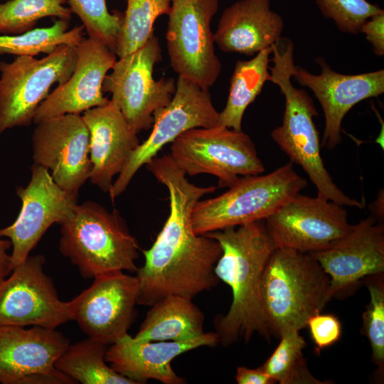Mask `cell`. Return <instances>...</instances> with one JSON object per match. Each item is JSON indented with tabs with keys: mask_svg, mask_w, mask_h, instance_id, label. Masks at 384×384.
<instances>
[{
	"mask_svg": "<svg viewBox=\"0 0 384 384\" xmlns=\"http://www.w3.org/2000/svg\"><path fill=\"white\" fill-rule=\"evenodd\" d=\"M273 58L269 67L270 81L276 84L285 98L282 123L272 130L271 137L290 159L307 174L317 190V196L343 206L363 208V203L346 196L334 182L324 166L320 139L313 118L318 115L313 101L304 90L291 82L295 69L291 41L284 46H272Z\"/></svg>",
	"mask_w": 384,
	"mask_h": 384,
	"instance_id": "3",
	"label": "cell"
},
{
	"mask_svg": "<svg viewBox=\"0 0 384 384\" xmlns=\"http://www.w3.org/2000/svg\"><path fill=\"white\" fill-rule=\"evenodd\" d=\"M70 11L81 20L88 37L97 39L114 51L123 14H110L106 0H67Z\"/></svg>",
	"mask_w": 384,
	"mask_h": 384,
	"instance_id": "31",
	"label": "cell"
},
{
	"mask_svg": "<svg viewBox=\"0 0 384 384\" xmlns=\"http://www.w3.org/2000/svg\"><path fill=\"white\" fill-rule=\"evenodd\" d=\"M220 245L215 267L218 278L232 291L228 313L215 319L219 342L229 346L248 341L255 334L269 339L271 334L264 311L261 282L265 266L276 248L264 220L204 234Z\"/></svg>",
	"mask_w": 384,
	"mask_h": 384,
	"instance_id": "2",
	"label": "cell"
},
{
	"mask_svg": "<svg viewBox=\"0 0 384 384\" xmlns=\"http://www.w3.org/2000/svg\"><path fill=\"white\" fill-rule=\"evenodd\" d=\"M272 46L264 49L249 60L237 61L230 80L228 100L219 113V125L242 130V120L247 107L270 81L269 72Z\"/></svg>",
	"mask_w": 384,
	"mask_h": 384,
	"instance_id": "25",
	"label": "cell"
},
{
	"mask_svg": "<svg viewBox=\"0 0 384 384\" xmlns=\"http://www.w3.org/2000/svg\"><path fill=\"white\" fill-rule=\"evenodd\" d=\"M319 75L295 67L292 76L301 85L314 93L322 107L325 126L321 146L334 149L341 142V123L345 115L361 101L384 92V70L357 75H343L332 70L319 58Z\"/></svg>",
	"mask_w": 384,
	"mask_h": 384,
	"instance_id": "20",
	"label": "cell"
},
{
	"mask_svg": "<svg viewBox=\"0 0 384 384\" xmlns=\"http://www.w3.org/2000/svg\"><path fill=\"white\" fill-rule=\"evenodd\" d=\"M238 384H272L274 382L267 373L260 367L256 369L246 367H238L235 375Z\"/></svg>",
	"mask_w": 384,
	"mask_h": 384,
	"instance_id": "35",
	"label": "cell"
},
{
	"mask_svg": "<svg viewBox=\"0 0 384 384\" xmlns=\"http://www.w3.org/2000/svg\"><path fill=\"white\" fill-rule=\"evenodd\" d=\"M69 345L55 329L0 325V383H77L55 367Z\"/></svg>",
	"mask_w": 384,
	"mask_h": 384,
	"instance_id": "14",
	"label": "cell"
},
{
	"mask_svg": "<svg viewBox=\"0 0 384 384\" xmlns=\"http://www.w3.org/2000/svg\"><path fill=\"white\" fill-rule=\"evenodd\" d=\"M34 164L50 171L54 181L78 193L90 178V134L80 114H66L36 124L32 137Z\"/></svg>",
	"mask_w": 384,
	"mask_h": 384,
	"instance_id": "17",
	"label": "cell"
},
{
	"mask_svg": "<svg viewBox=\"0 0 384 384\" xmlns=\"http://www.w3.org/2000/svg\"><path fill=\"white\" fill-rule=\"evenodd\" d=\"M360 32L365 33L375 55L384 54V11L373 15L363 24Z\"/></svg>",
	"mask_w": 384,
	"mask_h": 384,
	"instance_id": "34",
	"label": "cell"
},
{
	"mask_svg": "<svg viewBox=\"0 0 384 384\" xmlns=\"http://www.w3.org/2000/svg\"><path fill=\"white\" fill-rule=\"evenodd\" d=\"M219 343L216 332L203 335L186 341H147L135 339L128 334L108 347L105 360L117 373L136 384L149 379L164 384H183L171 367L176 356L202 346H215Z\"/></svg>",
	"mask_w": 384,
	"mask_h": 384,
	"instance_id": "21",
	"label": "cell"
},
{
	"mask_svg": "<svg viewBox=\"0 0 384 384\" xmlns=\"http://www.w3.org/2000/svg\"><path fill=\"white\" fill-rule=\"evenodd\" d=\"M306 185L291 162L266 175L242 176L221 195L196 202L191 215L193 230L204 235L265 220Z\"/></svg>",
	"mask_w": 384,
	"mask_h": 384,
	"instance_id": "6",
	"label": "cell"
},
{
	"mask_svg": "<svg viewBox=\"0 0 384 384\" xmlns=\"http://www.w3.org/2000/svg\"><path fill=\"white\" fill-rule=\"evenodd\" d=\"M170 156L186 175L216 176L219 187L265 171L250 137L223 125L186 131L172 142Z\"/></svg>",
	"mask_w": 384,
	"mask_h": 384,
	"instance_id": "7",
	"label": "cell"
},
{
	"mask_svg": "<svg viewBox=\"0 0 384 384\" xmlns=\"http://www.w3.org/2000/svg\"><path fill=\"white\" fill-rule=\"evenodd\" d=\"M205 316L192 299L169 295L151 305L135 339L147 341H186L204 332Z\"/></svg>",
	"mask_w": 384,
	"mask_h": 384,
	"instance_id": "24",
	"label": "cell"
},
{
	"mask_svg": "<svg viewBox=\"0 0 384 384\" xmlns=\"http://www.w3.org/2000/svg\"><path fill=\"white\" fill-rule=\"evenodd\" d=\"M90 134V180L109 193L113 178L119 175L139 146L137 133L130 127L113 100L83 112Z\"/></svg>",
	"mask_w": 384,
	"mask_h": 384,
	"instance_id": "22",
	"label": "cell"
},
{
	"mask_svg": "<svg viewBox=\"0 0 384 384\" xmlns=\"http://www.w3.org/2000/svg\"><path fill=\"white\" fill-rule=\"evenodd\" d=\"M283 28L270 0H240L223 11L214 41L225 53L252 55L280 40Z\"/></svg>",
	"mask_w": 384,
	"mask_h": 384,
	"instance_id": "23",
	"label": "cell"
},
{
	"mask_svg": "<svg viewBox=\"0 0 384 384\" xmlns=\"http://www.w3.org/2000/svg\"><path fill=\"white\" fill-rule=\"evenodd\" d=\"M219 113L208 88L178 76L171 102L154 113L151 132L133 151L113 182L109 192L112 201L126 190L137 171L156 157L165 145L191 129L219 125Z\"/></svg>",
	"mask_w": 384,
	"mask_h": 384,
	"instance_id": "11",
	"label": "cell"
},
{
	"mask_svg": "<svg viewBox=\"0 0 384 384\" xmlns=\"http://www.w3.org/2000/svg\"><path fill=\"white\" fill-rule=\"evenodd\" d=\"M161 60L159 41L153 35L142 47L117 60L103 81V92L112 94L137 134L151 127L154 113L171 102L176 91L173 78L154 79V65Z\"/></svg>",
	"mask_w": 384,
	"mask_h": 384,
	"instance_id": "9",
	"label": "cell"
},
{
	"mask_svg": "<svg viewBox=\"0 0 384 384\" xmlns=\"http://www.w3.org/2000/svg\"><path fill=\"white\" fill-rule=\"evenodd\" d=\"M77 62L69 79L48 95L37 108L33 122L36 124L51 117L80 114L107 104L102 84L117 55L102 42L88 37L76 46Z\"/></svg>",
	"mask_w": 384,
	"mask_h": 384,
	"instance_id": "18",
	"label": "cell"
},
{
	"mask_svg": "<svg viewBox=\"0 0 384 384\" xmlns=\"http://www.w3.org/2000/svg\"><path fill=\"white\" fill-rule=\"evenodd\" d=\"M171 0H127V9L118 33L114 53L119 58L142 47L154 35L158 17L168 14Z\"/></svg>",
	"mask_w": 384,
	"mask_h": 384,
	"instance_id": "28",
	"label": "cell"
},
{
	"mask_svg": "<svg viewBox=\"0 0 384 384\" xmlns=\"http://www.w3.org/2000/svg\"><path fill=\"white\" fill-rule=\"evenodd\" d=\"M171 1H173V0H171Z\"/></svg>",
	"mask_w": 384,
	"mask_h": 384,
	"instance_id": "38",
	"label": "cell"
},
{
	"mask_svg": "<svg viewBox=\"0 0 384 384\" xmlns=\"http://www.w3.org/2000/svg\"><path fill=\"white\" fill-rule=\"evenodd\" d=\"M312 341L318 352L336 343L342 334L339 319L331 314H316L306 323Z\"/></svg>",
	"mask_w": 384,
	"mask_h": 384,
	"instance_id": "33",
	"label": "cell"
},
{
	"mask_svg": "<svg viewBox=\"0 0 384 384\" xmlns=\"http://www.w3.org/2000/svg\"><path fill=\"white\" fill-rule=\"evenodd\" d=\"M330 280L309 253L276 247L263 270L262 305L271 336L306 327L329 302Z\"/></svg>",
	"mask_w": 384,
	"mask_h": 384,
	"instance_id": "4",
	"label": "cell"
},
{
	"mask_svg": "<svg viewBox=\"0 0 384 384\" xmlns=\"http://www.w3.org/2000/svg\"><path fill=\"white\" fill-rule=\"evenodd\" d=\"M264 221L276 247L304 253L329 247L352 226L344 206L318 196L300 193Z\"/></svg>",
	"mask_w": 384,
	"mask_h": 384,
	"instance_id": "13",
	"label": "cell"
},
{
	"mask_svg": "<svg viewBox=\"0 0 384 384\" xmlns=\"http://www.w3.org/2000/svg\"><path fill=\"white\" fill-rule=\"evenodd\" d=\"M109 345L88 337L70 344L57 359L55 367L82 384H136L107 364Z\"/></svg>",
	"mask_w": 384,
	"mask_h": 384,
	"instance_id": "26",
	"label": "cell"
},
{
	"mask_svg": "<svg viewBox=\"0 0 384 384\" xmlns=\"http://www.w3.org/2000/svg\"><path fill=\"white\" fill-rule=\"evenodd\" d=\"M11 247L10 240L0 238V282L11 272V255L7 252Z\"/></svg>",
	"mask_w": 384,
	"mask_h": 384,
	"instance_id": "36",
	"label": "cell"
},
{
	"mask_svg": "<svg viewBox=\"0 0 384 384\" xmlns=\"http://www.w3.org/2000/svg\"><path fill=\"white\" fill-rule=\"evenodd\" d=\"M93 279L90 287L72 299V320L88 337L110 346L128 334L136 319L139 282L123 271Z\"/></svg>",
	"mask_w": 384,
	"mask_h": 384,
	"instance_id": "15",
	"label": "cell"
},
{
	"mask_svg": "<svg viewBox=\"0 0 384 384\" xmlns=\"http://www.w3.org/2000/svg\"><path fill=\"white\" fill-rule=\"evenodd\" d=\"M146 168L168 189L170 209L152 246L142 250L144 263L136 272L138 304L151 306L169 295L193 299L219 281L215 267L222 254L220 245L210 237L196 234L191 221L196 202L217 188L189 182L170 155L154 158Z\"/></svg>",
	"mask_w": 384,
	"mask_h": 384,
	"instance_id": "1",
	"label": "cell"
},
{
	"mask_svg": "<svg viewBox=\"0 0 384 384\" xmlns=\"http://www.w3.org/2000/svg\"><path fill=\"white\" fill-rule=\"evenodd\" d=\"M383 191L379 192L376 199L370 206V210L375 219L383 220L384 217Z\"/></svg>",
	"mask_w": 384,
	"mask_h": 384,
	"instance_id": "37",
	"label": "cell"
},
{
	"mask_svg": "<svg viewBox=\"0 0 384 384\" xmlns=\"http://www.w3.org/2000/svg\"><path fill=\"white\" fill-rule=\"evenodd\" d=\"M67 0H9L0 4V35H17L33 28L48 16L68 20L72 17Z\"/></svg>",
	"mask_w": 384,
	"mask_h": 384,
	"instance_id": "30",
	"label": "cell"
},
{
	"mask_svg": "<svg viewBox=\"0 0 384 384\" xmlns=\"http://www.w3.org/2000/svg\"><path fill=\"white\" fill-rule=\"evenodd\" d=\"M76 62V46L68 45L41 59L16 56L10 63L0 60V135L16 127L28 126L50 87L66 82Z\"/></svg>",
	"mask_w": 384,
	"mask_h": 384,
	"instance_id": "8",
	"label": "cell"
},
{
	"mask_svg": "<svg viewBox=\"0 0 384 384\" xmlns=\"http://www.w3.org/2000/svg\"><path fill=\"white\" fill-rule=\"evenodd\" d=\"M329 277L330 300L366 277L384 272V226L373 216L352 225L329 247L309 253Z\"/></svg>",
	"mask_w": 384,
	"mask_h": 384,
	"instance_id": "19",
	"label": "cell"
},
{
	"mask_svg": "<svg viewBox=\"0 0 384 384\" xmlns=\"http://www.w3.org/2000/svg\"><path fill=\"white\" fill-rule=\"evenodd\" d=\"M365 284L370 302L363 314V334L372 350V360L383 375L384 367V277L383 273L368 276Z\"/></svg>",
	"mask_w": 384,
	"mask_h": 384,
	"instance_id": "32",
	"label": "cell"
},
{
	"mask_svg": "<svg viewBox=\"0 0 384 384\" xmlns=\"http://www.w3.org/2000/svg\"><path fill=\"white\" fill-rule=\"evenodd\" d=\"M280 342L263 364L262 369L272 380L280 384H325L308 369L303 356L306 346L299 331L292 330L279 336Z\"/></svg>",
	"mask_w": 384,
	"mask_h": 384,
	"instance_id": "29",
	"label": "cell"
},
{
	"mask_svg": "<svg viewBox=\"0 0 384 384\" xmlns=\"http://www.w3.org/2000/svg\"><path fill=\"white\" fill-rule=\"evenodd\" d=\"M59 250L85 279L116 272H137L139 250L119 211L94 201L77 204L60 223Z\"/></svg>",
	"mask_w": 384,
	"mask_h": 384,
	"instance_id": "5",
	"label": "cell"
},
{
	"mask_svg": "<svg viewBox=\"0 0 384 384\" xmlns=\"http://www.w3.org/2000/svg\"><path fill=\"white\" fill-rule=\"evenodd\" d=\"M43 255L28 256L0 282V325L55 329L72 320L73 300L60 299Z\"/></svg>",
	"mask_w": 384,
	"mask_h": 384,
	"instance_id": "12",
	"label": "cell"
},
{
	"mask_svg": "<svg viewBox=\"0 0 384 384\" xmlns=\"http://www.w3.org/2000/svg\"><path fill=\"white\" fill-rule=\"evenodd\" d=\"M68 28L69 21L58 19L50 27L17 35H0V54L34 57L50 54L62 45L77 46L84 38L85 27L82 24Z\"/></svg>",
	"mask_w": 384,
	"mask_h": 384,
	"instance_id": "27",
	"label": "cell"
},
{
	"mask_svg": "<svg viewBox=\"0 0 384 384\" xmlns=\"http://www.w3.org/2000/svg\"><path fill=\"white\" fill-rule=\"evenodd\" d=\"M219 0H173L166 32L174 70L204 88L217 80L222 68L210 28Z\"/></svg>",
	"mask_w": 384,
	"mask_h": 384,
	"instance_id": "10",
	"label": "cell"
},
{
	"mask_svg": "<svg viewBox=\"0 0 384 384\" xmlns=\"http://www.w3.org/2000/svg\"><path fill=\"white\" fill-rule=\"evenodd\" d=\"M16 193L21 201L20 213L11 225L0 229V238L12 244L11 271L29 256L47 230L60 224L78 204V193L62 188L48 169L36 164L28 185Z\"/></svg>",
	"mask_w": 384,
	"mask_h": 384,
	"instance_id": "16",
	"label": "cell"
}]
</instances>
